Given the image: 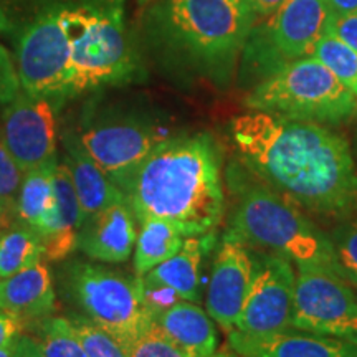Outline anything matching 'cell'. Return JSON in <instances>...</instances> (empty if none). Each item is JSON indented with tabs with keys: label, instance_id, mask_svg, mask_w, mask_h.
<instances>
[{
	"label": "cell",
	"instance_id": "obj_22",
	"mask_svg": "<svg viewBox=\"0 0 357 357\" xmlns=\"http://www.w3.org/2000/svg\"><path fill=\"white\" fill-rule=\"evenodd\" d=\"M60 160L53 159L43 166L24 172L15 215L22 225L40 235L55 211V171Z\"/></svg>",
	"mask_w": 357,
	"mask_h": 357
},
{
	"label": "cell",
	"instance_id": "obj_36",
	"mask_svg": "<svg viewBox=\"0 0 357 357\" xmlns=\"http://www.w3.org/2000/svg\"><path fill=\"white\" fill-rule=\"evenodd\" d=\"M331 15H347L357 13V0H324Z\"/></svg>",
	"mask_w": 357,
	"mask_h": 357
},
{
	"label": "cell",
	"instance_id": "obj_25",
	"mask_svg": "<svg viewBox=\"0 0 357 357\" xmlns=\"http://www.w3.org/2000/svg\"><path fill=\"white\" fill-rule=\"evenodd\" d=\"M312 56L333 71L334 77L357 96V52L349 45L326 32L316 45Z\"/></svg>",
	"mask_w": 357,
	"mask_h": 357
},
{
	"label": "cell",
	"instance_id": "obj_15",
	"mask_svg": "<svg viewBox=\"0 0 357 357\" xmlns=\"http://www.w3.org/2000/svg\"><path fill=\"white\" fill-rule=\"evenodd\" d=\"M229 342L242 357H357V342L326 334L278 333L270 336H248L229 333Z\"/></svg>",
	"mask_w": 357,
	"mask_h": 357
},
{
	"label": "cell",
	"instance_id": "obj_3",
	"mask_svg": "<svg viewBox=\"0 0 357 357\" xmlns=\"http://www.w3.org/2000/svg\"><path fill=\"white\" fill-rule=\"evenodd\" d=\"M154 30L199 68L227 70L252 33L247 0H160Z\"/></svg>",
	"mask_w": 357,
	"mask_h": 357
},
{
	"label": "cell",
	"instance_id": "obj_32",
	"mask_svg": "<svg viewBox=\"0 0 357 357\" xmlns=\"http://www.w3.org/2000/svg\"><path fill=\"white\" fill-rule=\"evenodd\" d=\"M328 33H333L357 52V13L333 15L328 25Z\"/></svg>",
	"mask_w": 357,
	"mask_h": 357
},
{
	"label": "cell",
	"instance_id": "obj_26",
	"mask_svg": "<svg viewBox=\"0 0 357 357\" xmlns=\"http://www.w3.org/2000/svg\"><path fill=\"white\" fill-rule=\"evenodd\" d=\"M38 342L45 357H88L71 319L61 316L43 321Z\"/></svg>",
	"mask_w": 357,
	"mask_h": 357
},
{
	"label": "cell",
	"instance_id": "obj_28",
	"mask_svg": "<svg viewBox=\"0 0 357 357\" xmlns=\"http://www.w3.org/2000/svg\"><path fill=\"white\" fill-rule=\"evenodd\" d=\"M331 238L339 275L357 288V217L344 220L334 230Z\"/></svg>",
	"mask_w": 357,
	"mask_h": 357
},
{
	"label": "cell",
	"instance_id": "obj_34",
	"mask_svg": "<svg viewBox=\"0 0 357 357\" xmlns=\"http://www.w3.org/2000/svg\"><path fill=\"white\" fill-rule=\"evenodd\" d=\"M12 357H45L40 342L32 336H19L13 344Z\"/></svg>",
	"mask_w": 357,
	"mask_h": 357
},
{
	"label": "cell",
	"instance_id": "obj_4",
	"mask_svg": "<svg viewBox=\"0 0 357 357\" xmlns=\"http://www.w3.org/2000/svg\"><path fill=\"white\" fill-rule=\"evenodd\" d=\"M229 231L247 247L283 257L296 266H323L339 273L331 238L316 229L300 205L265 185L243 190Z\"/></svg>",
	"mask_w": 357,
	"mask_h": 357
},
{
	"label": "cell",
	"instance_id": "obj_1",
	"mask_svg": "<svg viewBox=\"0 0 357 357\" xmlns=\"http://www.w3.org/2000/svg\"><path fill=\"white\" fill-rule=\"evenodd\" d=\"M231 137L243 162L301 208L357 217V167L342 136L319 123L252 109L234 119Z\"/></svg>",
	"mask_w": 357,
	"mask_h": 357
},
{
	"label": "cell",
	"instance_id": "obj_39",
	"mask_svg": "<svg viewBox=\"0 0 357 357\" xmlns=\"http://www.w3.org/2000/svg\"><path fill=\"white\" fill-rule=\"evenodd\" d=\"M13 344H15V342H12V344L2 347V349H0V357H12V354H13Z\"/></svg>",
	"mask_w": 357,
	"mask_h": 357
},
{
	"label": "cell",
	"instance_id": "obj_40",
	"mask_svg": "<svg viewBox=\"0 0 357 357\" xmlns=\"http://www.w3.org/2000/svg\"><path fill=\"white\" fill-rule=\"evenodd\" d=\"M211 357H235V356L230 354V352H217V354H212Z\"/></svg>",
	"mask_w": 357,
	"mask_h": 357
},
{
	"label": "cell",
	"instance_id": "obj_30",
	"mask_svg": "<svg viewBox=\"0 0 357 357\" xmlns=\"http://www.w3.org/2000/svg\"><path fill=\"white\" fill-rule=\"evenodd\" d=\"M24 172L17 166L12 155L7 153V149L0 142V200L15 212V204L19 199V192L22 185Z\"/></svg>",
	"mask_w": 357,
	"mask_h": 357
},
{
	"label": "cell",
	"instance_id": "obj_31",
	"mask_svg": "<svg viewBox=\"0 0 357 357\" xmlns=\"http://www.w3.org/2000/svg\"><path fill=\"white\" fill-rule=\"evenodd\" d=\"M20 89L17 66L13 65L10 53L0 45V108H6L19 95Z\"/></svg>",
	"mask_w": 357,
	"mask_h": 357
},
{
	"label": "cell",
	"instance_id": "obj_19",
	"mask_svg": "<svg viewBox=\"0 0 357 357\" xmlns=\"http://www.w3.org/2000/svg\"><path fill=\"white\" fill-rule=\"evenodd\" d=\"M153 321L174 344L192 357H211L215 354L218 336L213 321L208 312L192 301L178 300L154 316Z\"/></svg>",
	"mask_w": 357,
	"mask_h": 357
},
{
	"label": "cell",
	"instance_id": "obj_12",
	"mask_svg": "<svg viewBox=\"0 0 357 357\" xmlns=\"http://www.w3.org/2000/svg\"><path fill=\"white\" fill-rule=\"evenodd\" d=\"M296 273L291 261L266 255L255 265L252 288L236 321V331L248 336H270L293 328Z\"/></svg>",
	"mask_w": 357,
	"mask_h": 357
},
{
	"label": "cell",
	"instance_id": "obj_11",
	"mask_svg": "<svg viewBox=\"0 0 357 357\" xmlns=\"http://www.w3.org/2000/svg\"><path fill=\"white\" fill-rule=\"evenodd\" d=\"M356 316L357 296L341 275L323 266H298L293 328L334 336L339 326Z\"/></svg>",
	"mask_w": 357,
	"mask_h": 357
},
{
	"label": "cell",
	"instance_id": "obj_17",
	"mask_svg": "<svg viewBox=\"0 0 357 357\" xmlns=\"http://www.w3.org/2000/svg\"><path fill=\"white\" fill-rule=\"evenodd\" d=\"M63 162L70 171L71 182L82 207L83 222L98 215L118 200L126 199L124 192L114 184L106 172L89 158L75 136H66Z\"/></svg>",
	"mask_w": 357,
	"mask_h": 357
},
{
	"label": "cell",
	"instance_id": "obj_10",
	"mask_svg": "<svg viewBox=\"0 0 357 357\" xmlns=\"http://www.w3.org/2000/svg\"><path fill=\"white\" fill-rule=\"evenodd\" d=\"M56 114L50 98L22 91L0 116V142L22 172L43 166L56 154Z\"/></svg>",
	"mask_w": 357,
	"mask_h": 357
},
{
	"label": "cell",
	"instance_id": "obj_27",
	"mask_svg": "<svg viewBox=\"0 0 357 357\" xmlns=\"http://www.w3.org/2000/svg\"><path fill=\"white\" fill-rule=\"evenodd\" d=\"M128 357H192L169 339L154 321L146 329L119 344Z\"/></svg>",
	"mask_w": 357,
	"mask_h": 357
},
{
	"label": "cell",
	"instance_id": "obj_5",
	"mask_svg": "<svg viewBox=\"0 0 357 357\" xmlns=\"http://www.w3.org/2000/svg\"><path fill=\"white\" fill-rule=\"evenodd\" d=\"M73 25L71 75L65 98L144 77L141 55L124 25L123 12L68 10Z\"/></svg>",
	"mask_w": 357,
	"mask_h": 357
},
{
	"label": "cell",
	"instance_id": "obj_6",
	"mask_svg": "<svg viewBox=\"0 0 357 357\" xmlns=\"http://www.w3.org/2000/svg\"><path fill=\"white\" fill-rule=\"evenodd\" d=\"M248 109L312 123H341L357 111V96L318 58L284 63L245 100Z\"/></svg>",
	"mask_w": 357,
	"mask_h": 357
},
{
	"label": "cell",
	"instance_id": "obj_29",
	"mask_svg": "<svg viewBox=\"0 0 357 357\" xmlns=\"http://www.w3.org/2000/svg\"><path fill=\"white\" fill-rule=\"evenodd\" d=\"M82 344L88 357H128L123 347L105 329L89 321L86 316L71 318Z\"/></svg>",
	"mask_w": 357,
	"mask_h": 357
},
{
	"label": "cell",
	"instance_id": "obj_37",
	"mask_svg": "<svg viewBox=\"0 0 357 357\" xmlns=\"http://www.w3.org/2000/svg\"><path fill=\"white\" fill-rule=\"evenodd\" d=\"M334 336L346 337L349 339V341L357 342V316L349 321H346L344 324L339 326L336 331H334Z\"/></svg>",
	"mask_w": 357,
	"mask_h": 357
},
{
	"label": "cell",
	"instance_id": "obj_41",
	"mask_svg": "<svg viewBox=\"0 0 357 357\" xmlns=\"http://www.w3.org/2000/svg\"><path fill=\"white\" fill-rule=\"evenodd\" d=\"M151 0H137V3H139V6H146V3H149Z\"/></svg>",
	"mask_w": 357,
	"mask_h": 357
},
{
	"label": "cell",
	"instance_id": "obj_8",
	"mask_svg": "<svg viewBox=\"0 0 357 357\" xmlns=\"http://www.w3.org/2000/svg\"><path fill=\"white\" fill-rule=\"evenodd\" d=\"M73 25L68 10L50 12L22 30L17 75L22 91L63 100L71 75Z\"/></svg>",
	"mask_w": 357,
	"mask_h": 357
},
{
	"label": "cell",
	"instance_id": "obj_14",
	"mask_svg": "<svg viewBox=\"0 0 357 357\" xmlns=\"http://www.w3.org/2000/svg\"><path fill=\"white\" fill-rule=\"evenodd\" d=\"M331 17L324 0H287L268 20L266 40L287 63L312 56Z\"/></svg>",
	"mask_w": 357,
	"mask_h": 357
},
{
	"label": "cell",
	"instance_id": "obj_16",
	"mask_svg": "<svg viewBox=\"0 0 357 357\" xmlns=\"http://www.w3.org/2000/svg\"><path fill=\"white\" fill-rule=\"evenodd\" d=\"M136 240L132 208L128 199H121L83 222L77 248L96 261L124 263L131 257Z\"/></svg>",
	"mask_w": 357,
	"mask_h": 357
},
{
	"label": "cell",
	"instance_id": "obj_13",
	"mask_svg": "<svg viewBox=\"0 0 357 357\" xmlns=\"http://www.w3.org/2000/svg\"><path fill=\"white\" fill-rule=\"evenodd\" d=\"M255 263L248 247L227 230L213 260L207 291V312L223 331H234L252 288Z\"/></svg>",
	"mask_w": 357,
	"mask_h": 357
},
{
	"label": "cell",
	"instance_id": "obj_35",
	"mask_svg": "<svg viewBox=\"0 0 357 357\" xmlns=\"http://www.w3.org/2000/svg\"><path fill=\"white\" fill-rule=\"evenodd\" d=\"M255 15L271 17L287 0H247Z\"/></svg>",
	"mask_w": 357,
	"mask_h": 357
},
{
	"label": "cell",
	"instance_id": "obj_38",
	"mask_svg": "<svg viewBox=\"0 0 357 357\" xmlns=\"http://www.w3.org/2000/svg\"><path fill=\"white\" fill-rule=\"evenodd\" d=\"M10 213H12L10 208L0 200V230L8 227V223H10Z\"/></svg>",
	"mask_w": 357,
	"mask_h": 357
},
{
	"label": "cell",
	"instance_id": "obj_18",
	"mask_svg": "<svg viewBox=\"0 0 357 357\" xmlns=\"http://www.w3.org/2000/svg\"><path fill=\"white\" fill-rule=\"evenodd\" d=\"M83 225L82 207L65 162H58L55 171V211L47 222L40 238L43 242L45 258L61 261L77 248L78 231Z\"/></svg>",
	"mask_w": 357,
	"mask_h": 357
},
{
	"label": "cell",
	"instance_id": "obj_2",
	"mask_svg": "<svg viewBox=\"0 0 357 357\" xmlns=\"http://www.w3.org/2000/svg\"><path fill=\"white\" fill-rule=\"evenodd\" d=\"M123 192L139 223L167 222L184 238L213 231L222 222L225 195L212 137L167 139L141 164Z\"/></svg>",
	"mask_w": 357,
	"mask_h": 357
},
{
	"label": "cell",
	"instance_id": "obj_23",
	"mask_svg": "<svg viewBox=\"0 0 357 357\" xmlns=\"http://www.w3.org/2000/svg\"><path fill=\"white\" fill-rule=\"evenodd\" d=\"M184 243V236L176 227L162 220L141 222V231L136 240L134 253V271L137 276H144L159 266L160 263L172 258Z\"/></svg>",
	"mask_w": 357,
	"mask_h": 357
},
{
	"label": "cell",
	"instance_id": "obj_7",
	"mask_svg": "<svg viewBox=\"0 0 357 357\" xmlns=\"http://www.w3.org/2000/svg\"><path fill=\"white\" fill-rule=\"evenodd\" d=\"M68 287L86 318L113 336L118 344L153 323L142 303L141 276L132 278L100 265L77 263L70 270Z\"/></svg>",
	"mask_w": 357,
	"mask_h": 357
},
{
	"label": "cell",
	"instance_id": "obj_33",
	"mask_svg": "<svg viewBox=\"0 0 357 357\" xmlns=\"http://www.w3.org/2000/svg\"><path fill=\"white\" fill-rule=\"evenodd\" d=\"M24 318L10 311L0 310V349L15 342L24 331Z\"/></svg>",
	"mask_w": 357,
	"mask_h": 357
},
{
	"label": "cell",
	"instance_id": "obj_21",
	"mask_svg": "<svg viewBox=\"0 0 357 357\" xmlns=\"http://www.w3.org/2000/svg\"><path fill=\"white\" fill-rule=\"evenodd\" d=\"M213 234H205L199 236H187L182 243V248L160 263L142 278L149 283L164 284L177 293L181 300L197 303L200 301V284H202V261L205 255L211 252Z\"/></svg>",
	"mask_w": 357,
	"mask_h": 357
},
{
	"label": "cell",
	"instance_id": "obj_24",
	"mask_svg": "<svg viewBox=\"0 0 357 357\" xmlns=\"http://www.w3.org/2000/svg\"><path fill=\"white\" fill-rule=\"evenodd\" d=\"M45 257L43 242L37 231L22 225L0 236V280L20 273Z\"/></svg>",
	"mask_w": 357,
	"mask_h": 357
},
{
	"label": "cell",
	"instance_id": "obj_20",
	"mask_svg": "<svg viewBox=\"0 0 357 357\" xmlns=\"http://www.w3.org/2000/svg\"><path fill=\"white\" fill-rule=\"evenodd\" d=\"M0 310L24 319L47 318L55 310V288L43 261L0 280Z\"/></svg>",
	"mask_w": 357,
	"mask_h": 357
},
{
	"label": "cell",
	"instance_id": "obj_9",
	"mask_svg": "<svg viewBox=\"0 0 357 357\" xmlns=\"http://www.w3.org/2000/svg\"><path fill=\"white\" fill-rule=\"evenodd\" d=\"M77 139L106 176L124 190L141 164L171 136L154 124L105 114L88 121Z\"/></svg>",
	"mask_w": 357,
	"mask_h": 357
}]
</instances>
